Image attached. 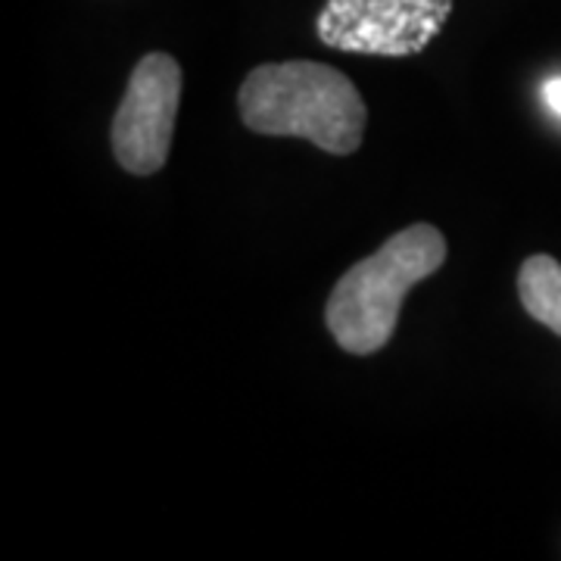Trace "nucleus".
I'll list each match as a JSON object with an SVG mask.
<instances>
[{
	"label": "nucleus",
	"mask_w": 561,
	"mask_h": 561,
	"mask_svg": "<svg viewBox=\"0 0 561 561\" xmlns=\"http://www.w3.org/2000/svg\"><path fill=\"white\" fill-rule=\"evenodd\" d=\"M247 128L306 138L328 153H353L365 135V101L356 84L324 62H275L253 69L241 88Z\"/></svg>",
	"instance_id": "nucleus-1"
},
{
	"label": "nucleus",
	"mask_w": 561,
	"mask_h": 561,
	"mask_svg": "<svg viewBox=\"0 0 561 561\" xmlns=\"http://www.w3.org/2000/svg\"><path fill=\"white\" fill-rule=\"evenodd\" d=\"M446 262V238L434 225L419 221L402 228L375 250L368 260L356 262L331 290L328 331L353 356L378 353L397 331L405 294L434 275Z\"/></svg>",
	"instance_id": "nucleus-2"
},
{
	"label": "nucleus",
	"mask_w": 561,
	"mask_h": 561,
	"mask_svg": "<svg viewBox=\"0 0 561 561\" xmlns=\"http://www.w3.org/2000/svg\"><path fill=\"white\" fill-rule=\"evenodd\" d=\"M453 0H328L319 38L328 47L371 57H412L440 35Z\"/></svg>",
	"instance_id": "nucleus-3"
},
{
	"label": "nucleus",
	"mask_w": 561,
	"mask_h": 561,
	"mask_svg": "<svg viewBox=\"0 0 561 561\" xmlns=\"http://www.w3.org/2000/svg\"><path fill=\"white\" fill-rule=\"evenodd\" d=\"M181 101V69L169 54H150L135 66L119 113L113 150L131 175H153L169 160Z\"/></svg>",
	"instance_id": "nucleus-4"
},
{
	"label": "nucleus",
	"mask_w": 561,
	"mask_h": 561,
	"mask_svg": "<svg viewBox=\"0 0 561 561\" xmlns=\"http://www.w3.org/2000/svg\"><path fill=\"white\" fill-rule=\"evenodd\" d=\"M518 294L530 319L561 334V265L552 256H530L518 275Z\"/></svg>",
	"instance_id": "nucleus-5"
},
{
	"label": "nucleus",
	"mask_w": 561,
	"mask_h": 561,
	"mask_svg": "<svg viewBox=\"0 0 561 561\" xmlns=\"http://www.w3.org/2000/svg\"><path fill=\"white\" fill-rule=\"evenodd\" d=\"M542 98H546V103H549V110L561 116V76L559 79H549L546 84H542Z\"/></svg>",
	"instance_id": "nucleus-6"
}]
</instances>
